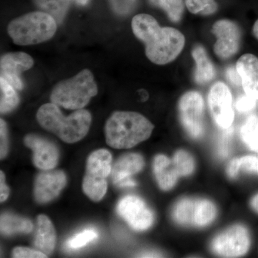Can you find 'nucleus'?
Masks as SVG:
<instances>
[{
    "label": "nucleus",
    "instance_id": "nucleus-1",
    "mask_svg": "<svg viewBox=\"0 0 258 258\" xmlns=\"http://www.w3.org/2000/svg\"><path fill=\"white\" fill-rule=\"evenodd\" d=\"M132 28L134 35L145 45L146 55L154 64L172 62L184 49V35L177 29L161 28L151 15H136L132 19Z\"/></svg>",
    "mask_w": 258,
    "mask_h": 258
},
{
    "label": "nucleus",
    "instance_id": "nucleus-2",
    "mask_svg": "<svg viewBox=\"0 0 258 258\" xmlns=\"http://www.w3.org/2000/svg\"><path fill=\"white\" fill-rule=\"evenodd\" d=\"M37 120L42 128L55 134L64 142L74 144L87 135L92 117L89 111L83 108L64 116L58 106L51 103L39 108Z\"/></svg>",
    "mask_w": 258,
    "mask_h": 258
},
{
    "label": "nucleus",
    "instance_id": "nucleus-3",
    "mask_svg": "<svg viewBox=\"0 0 258 258\" xmlns=\"http://www.w3.org/2000/svg\"><path fill=\"white\" fill-rule=\"evenodd\" d=\"M154 125L137 112L116 111L107 120L105 137L108 145L114 149H129L147 140Z\"/></svg>",
    "mask_w": 258,
    "mask_h": 258
},
{
    "label": "nucleus",
    "instance_id": "nucleus-4",
    "mask_svg": "<svg viewBox=\"0 0 258 258\" xmlns=\"http://www.w3.org/2000/svg\"><path fill=\"white\" fill-rule=\"evenodd\" d=\"M57 24L50 15L42 11L33 12L10 22L8 32L17 45H36L55 35Z\"/></svg>",
    "mask_w": 258,
    "mask_h": 258
},
{
    "label": "nucleus",
    "instance_id": "nucleus-5",
    "mask_svg": "<svg viewBox=\"0 0 258 258\" xmlns=\"http://www.w3.org/2000/svg\"><path fill=\"white\" fill-rule=\"evenodd\" d=\"M98 93L91 71L83 70L71 79L57 83L50 95L52 103L66 109H82Z\"/></svg>",
    "mask_w": 258,
    "mask_h": 258
},
{
    "label": "nucleus",
    "instance_id": "nucleus-6",
    "mask_svg": "<svg viewBox=\"0 0 258 258\" xmlns=\"http://www.w3.org/2000/svg\"><path fill=\"white\" fill-rule=\"evenodd\" d=\"M111 153L106 149L95 151L88 158L83 190L93 201L99 202L106 195V178L111 174Z\"/></svg>",
    "mask_w": 258,
    "mask_h": 258
},
{
    "label": "nucleus",
    "instance_id": "nucleus-7",
    "mask_svg": "<svg viewBox=\"0 0 258 258\" xmlns=\"http://www.w3.org/2000/svg\"><path fill=\"white\" fill-rule=\"evenodd\" d=\"M179 112L181 124L190 137H201L205 129V103L202 95L198 91L184 93L180 98Z\"/></svg>",
    "mask_w": 258,
    "mask_h": 258
},
{
    "label": "nucleus",
    "instance_id": "nucleus-8",
    "mask_svg": "<svg viewBox=\"0 0 258 258\" xmlns=\"http://www.w3.org/2000/svg\"><path fill=\"white\" fill-rule=\"evenodd\" d=\"M250 245L248 230L241 225L232 226L214 239L212 249L223 257H238L247 253Z\"/></svg>",
    "mask_w": 258,
    "mask_h": 258
},
{
    "label": "nucleus",
    "instance_id": "nucleus-9",
    "mask_svg": "<svg viewBox=\"0 0 258 258\" xmlns=\"http://www.w3.org/2000/svg\"><path fill=\"white\" fill-rule=\"evenodd\" d=\"M211 32L217 38L213 50L219 58L227 60L240 50L242 34L235 22L226 19L218 20L214 24Z\"/></svg>",
    "mask_w": 258,
    "mask_h": 258
},
{
    "label": "nucleus",
    "instance_id": "nucleus-10",
    "mask_svg": "<svg viewBox=\"0 0 258 258\" xmlns=\"http://www.w3.org/2000/svg\"><path fill=\"white\" fill-rule=\"evenodd\" d=\"M208 103L211 115L220 128H230L234 120L232 96L224 83L217 82L212 86L208 95Z\"/></svg>",
    "mask_w": 258,
    "mask_h": 258
},
{
    "label": "nucleus",
    "instance_id": "nucleus-11",
    "mask_svg": "<svg viewBox=\"0 0 258 258\" xmlns=\"http://www.w3.org/2000/svg\"><path fill=\"white\" fill-rule=\"evenodd\" d=\"M117 212L135 230H147L154 223L152 212L138 197L129 195L122 199L117 206Z\"/></svg>",
    "mask_w": 258,
    "mask_h": 258
},
{
    "label": "nucleus",
    "instance_id": "nucleus-12",
    "mask_svg": "<svg viewBox=\"0 0 258 258\" xmlns=\"http://www.w3.org/2000/svg\"><path fill=\"white\" fill-rule=\"evenodd\" d=\"M33 64V59L25 52H10L5 54L2 56L0 60L1 78L8 81L15 89H23L22 73L31 69Z\"/></svg>",
    "mask_w": 258,
    "mask_h": 258
},
{
    "label": "nucleus",
    "instance_id": "nucleus-13",
    "mask_svg": "<svg viewBox=\"0 0 258 258\" xmlns=\"http://www.w3.org/2000/svg\"><path fill=\"white\" fill-rule=\"evenodd\" d=\"M67 178L60 170H45L37 176L34 186V196L38 203L45 204L58 196L66 186Z\"/></svg>",
    "mask_w": 258,
    "mask_h": 258
},
{
    "label": "nucleus",
    "instance_id": "nucleus-14",
    "mask_svg": "<svg viewBox=\"0 0 258 258\" xmlns=\"http://www.w3.org/2000/svg\"><path fill=\"white\" fill-rule=\"evenodd\" d=\"M25 144L33 152V162L35 166L42 170H52L59 160L57 147L47 139L30 134L25 137Z\"/></svg>",
    "mask_w": 258,
    "mask_h": 258
},
{
    "label": "nucleus",
    "instance_id": "nucleus-15",
    "mask_svg": "<svg viewBox=\"0 0 258 258\" xmlns=\"http://www.w3.org/2000/svg\"><path fill=\"white\" fill-rule=\"evenodd\" d=\"M144 166V160L140 154H125L115 162L112 169L113 182L120 187L135 186L136 182L131 176L140 172Z\"/></svg>",
    "mask_w": 258,
    "mask_h": 258
},
{
    "label": "nucleus",
    "instance_id": "nucleus-16",
    "mask_svg": "<svg viewBox=\"0 0 258 258\" xmlns=\"http://www.w3.org/2000/svg\"><path fill=\"white\" fill-rule=\"evenodd\" d=\"M236 69L245 94L258 101V57L244 54L237 60Z\"/></svg>",
    "mask_w": 258,
    "mask_h": 258
},
{
    "label": "nucleus",
    "instance_id": "nucleus-17",
    "mask_svg": "<svg viewBox=\"0 0 258 258\" xmlns=\"http://www.w3.org/2000/svg\"><path fill=\"white\" fill-rule=\"evenodd\" d=\"M55 244L56 232L52 222L46 215H39L37 220L35 247L40 252L50 255L55 249Z\"/></svg>",
    "mask_w": 258,
    "mask_h": 258
},
{
    "label": "nucleus",
    "instance_id": "nucleus-18",
    "mask_svg": "<svg viewBox=\"0 0 258 258\" xmlns=\"http://www.w3.org/2000/svg\"><path fill=\"white\" fill-rule=\"evenodd\" d=\"M154 171L159 186L165 191L174 187L180 176L172 161L164 155H158L154 159Z\"/></svg>",
    "mask_w": 258,
    "mask_h": 258
},
{
    "label": "nucleus",
    "instance_id": "nucleus-19",
    "mask_svg": "<svg viewBox=\"0 0 258 258\" xmlns=\"http://www.w3.org/2000/svg\"><path fill=\"white\" fill-rule=\"evenodd\" d=\"M191 56L196 63L194 74L195 83L204 85L210 82L215 78V69L205 47L200 44L195 45L191 51Z\"/></svg>",
    "mask_w": 258,
    "mask_h": 258
},
{
    "label": "nucleus",
    "instance_id": "nucleus-20",
    "mask_svg": "<svg viewBox=\"0 0 258 258\" xmlns=\"http://www.w3.org/2000/svg\"><path fill=\"white\" fill-rule=\"evenodd\" d=\"M217 210L214 204L208 200H195L191 225L205 227L213 222Z\"/></svg>",
    "mask_w": 258,
    "mask_h": 258
},
{
    "label": "nucleus",
    "instance_id": "nucleus-21",
    "mask_svg": "<svg viewBox=\"0 0 258 258\" xmlns=\"http://www.w3.org/2000/svg\"><path fill=\"white\" fill-rule=\"evenodd\" d=\"M40 11L50 15L57 24L63 21L69 11L71 0H32Z\"/></svg>",
    "mask_w": 258,
    "mask_h": 258
},
{
    "label": "nucleus",
    "instance_id": "nucleus-22",
    "mask_svg": "<svg viewBox=\"0 0 258 258\" xmlns=\"http://www.w3.org/2000/svg\"><path fill=\"white\" fill-rule=\"evenodd\" d=\"M32 228L33 225L28 219L10 214H4L1 216V232L5 235L30 233Z\"/></svg>",
    "mask_w": 258,
    "mask_h": 258
},
{
    "label": "nucleus",
    "instance_id": "nucleus-23",
    "mask_svg": "<svg viewBox=\"0 0 258 258\" xmlns=\"http://www.w3.org/2000/svg\"><path fill=\"white\" fill-rule=\"evenodd\" d=\"M15 88L3 78H0V90L1 101L0 111L1 113H9L14 110L20 103V98L15 91Z\"/></svg>",
    "mask_w": 258,
    "mask_h": 258
},
{
    "label": "nucleus",
    "instance_id": "nucleus-24",
    "mask_svg": "<svg viewBox=\"0 0 258 258\" xmlns=\"http://www.w3.org/2000/svg\"><path fill=\"white\" fill-rule=\"evenodd\" d=\"M240 136L244 143L254 152H258V117L249 116L240 130Z\"/></svg>",
    "mask_w": 258,
    "mask_h": 258
},
{
    "label": "nucleus",
    "instance_id": "nucleus-25",
    "mask_svg": "<svg viewBox=\"0 0 258 258\" xmlns=\"http://www.w3.org/2000/svg\"><path fill=\"white\" fill-rule=\"evenodd\" d=\"M240 170L258 174V157L254 156H245L233 159L227 167V175L234 179L238 175Z\"/></svg>",
    "mask_w": 258,
    "mask_h": 258
},
{
    "label": "nucleus",
    "instance_id": "nucleus-26",
    "mask_svg": "<svg viewBox=\"0 0 258 258\" xmlns=\"http://www.w3.org/2000/svg\"><path fill=\"white\" fill-rule=\"evenodd\" d=\"M151 4L161 8L173 23H179L184 12L183 0H149Z\"/></svg>",
    "mask_w": 258,
    "mask_h": 258
},
{
    "label": "nucleus",
    "instance_id": "nucleus-27",
    "mask_svg": "<svg viewBox=\"0 0 258 258\" xmlns=\"http://www.w3.org/2000/svg\"><path fill=\"white\" fill-rule=\"evenodd\" d=\"M195 200L184 198L178 202L173 210V217L180 225H191Z\"/></svg>",
    "mask_w": 258,
    "mask_h": 258
},
{
    "label": "nucleus",
    "instance_id": "nucleus-28",
    "mask_svg": "<svg viewBox=\"0 0 258 258\" xmlns=\"http://www.w3.org/2000/svg\"><path fill=\"white\" fill-rule=\"evenodd\" d=\"M185 4L190 13L194 15L210 16L218 10L215 0H185Z\"/></svg>",
    "mask_w": 258,
    "mask_h": 258
},
{
    "label": "nucleus",
    "instance_id": "nucleus-29",
    "mask_svg": "<svg viewBox=\"0 0 258 258\" xmlns=\"http://www.w3.org/2000/svg\"><path fill=\"white\" fill-rule=\"evenodd\" d=\"M172 162L180 176H189L195 170V160L192 156L186 151L176 152L173 157Z\"/></svg>",
    "mask_w": 258,
    "mask_h": 258
},
{
    "label": "nucleus",
    "instance_id": "nucleus-30",
    "mask_svg": "<svg viewBox=\"0 0 258 258\" xmlns=\"http://www.w3.org/2000/svg\"><path fill=\"white\" fill-rule=\"evenodd\" d=\"M98 237L96 231L88 229L80 232L68 240L67 246L71 249H79L92 242Z\"/></svg>",
    "mask_w": 258,
    "mask_h": 258
},
{
    "label": "nucleus",
    "instance_id": "nucleus-31",
    "mask_svg": "<svg viewBox=\"0 0 258 258\" xmlns=\"http://www.w3.org/2000/svg\"><path fill=\"white\" fill-rule=\"evenodd\" d=\"M13 257L16 258H39L47 257V254L40 252V250H35L28 247H17L13 249Z\"/></svg>",
    "mask_w": 258,
    "mask_h": 258
},
{
    "label": "nucleus",
    "instance_id": "nucleus-32",
    "mask_svg": "<svg viewBox=\"0 0 258 258\" xmlns=\"http://www.w3.org/2000/svg\"><path fill=\"white\" fill-rule=\"evenodd\" d=\"M257 105V100L251 98L247 95L240 96L237 100L235 103V107L237 111L241 113L248 112L253 110Z\"/></svg>",
    "mask_w": 258,
    "mask_h": 258
},
{
    "label": "nucleus",
    "instance_id": "nucleus-33",
    "mask_svg": "<svg viewBox=\"0 0 258 258\" xmlns=\"http://www.w3.org/2000/svg\"><path fill=\"white\" fill-rule=\"evenodd\" d=\"M0 137H1V144H0V154L1 159H4L8 152V126L3 119L0 120Z\"/></svg>",
    "mask_w": 258,
    "mask_h": 258
},
{
    "label": "nucleus",
    "instance_id": "nucleus-34",
    "mask_svg": "<svg viewBox=\"0 0 258 258\" xmlns=\"http://www.w3.org/2000/svg\"><path fill=\"white\" fill-rule=\"evenodd\" d=\"M111 3L117 13L125 14L130 11L135 0H111Z\"/></svg>",
    "mask_w": 258,
    "mask_h": 258
},
{
    "label": "nucleus",
    "instance_id": "nucleus-35",
    "mask_svg": "<svg viewBox=\"0 0 258 258\" xmlns=\"http://www.w3.org/2000/svg\"><path fill=\"white\" fill-rule=\"evenodd\" d=\"M10 195V189L5 183V175L3 171H0V201L3 203Z\"/></svg>",
    "mask_w": 258,
    "mask_h": 258
},
{
    "label": "nucleus",
    "instance_id": "nucleus-36",
    "mask_svg": "<svg viewBox=\"0 0 258 258\" xmlns=\"http://www.w3.org/2000/svg\"><path fill=\"white\" fill-rule=\"evenodd\" d=\"M227 78L231 83H234L236 86L241 84L240 76L237 72L236 66L235 67L231 66L227 70Z\"/></svg>",
    "mask_w": 258,
    "mask_h": 258
},
{
    "label": "nucleus",
    "instance_id": "nucleus-37",
    "mask_svg": "<svg viewBox=\"0 0 258 258\" xmlns=\"http://www.w3.org/2000/svg\"><path fill=\"white\" fill-rule=\"evenodd\" d=\"M251 207L258 213V194L251 200Z\"/></svg>",
    "mask_w": 258,
    "mask_h": 258
},
{
    "label": "nucleus",
    "instance_id": "nucleus-38",
    "mask_svg": "<svg viewBox=\"0 0 258 258\" xmlns=\"http://www.w3.org/2000/svg\"><path fill=\"white\" fill-rule=\"evenodd\" d=\"M252 33H253L254 36L258 40V20H256L252 28Z\"/></svg>",
    "mask_w": 258,
    "mask_h": 258
},
{
    "label": "nucleus",
    "instance_id": "nucleus-39",
    "mask_svg": "<svg viewBox=\"0 0 258 258\" xmlns=\"http://www.w3.org/2000/svg\"><path fill=\"white\" fill-rule=\"evenodd\" d=\"M75 3L80 5H86L89 0H74Z\"/></svg>",
    "mask_w": 258,
    "mask_h": 258
}]
</instances>
